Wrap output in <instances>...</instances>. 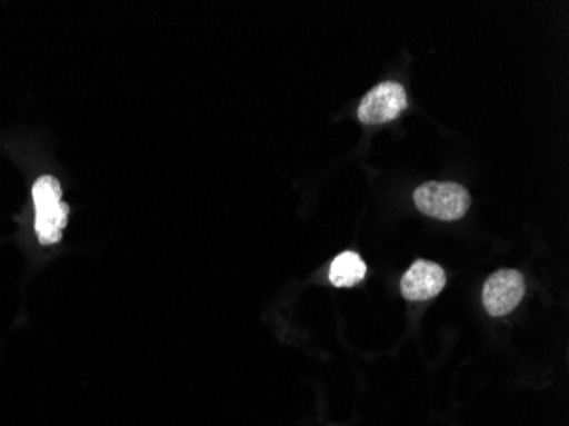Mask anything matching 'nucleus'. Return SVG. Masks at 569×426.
<instances>
[{"mask_svg": "<svg viewBox=\"0 0 569 426\" xmlns=\"http://www.w3.org/2000/svg\"><path fill=\"white\" fill-rule=\"evenodd\" d=\"M412 198L421 214L446 222L462 219L471 207V195L457 182H425Z\"/></svg>", "mask_w": 569, "mask_h": 426, "instance_id": "nucleus-2", "label": "nucleus"}, {"mask_svg": "<svg viewBox=\"0 0 569 426\" xmlns=\"http://www.w3.org/2000/svg\"><path fill=\"white\" fill-rule=\"evenodd\" d=\"M34 230L38 241L53 246L62 241V232L69 219V205L62 201V186L53 176H41L33 185Z\"/></svg>", "mask_w": 569, "mask_h": 426, "instance_id": "nucleus-1", "label": "nucleus"}, {"mask_svg": "<svg viewBox=\"0 0 569 426\" xmlns=\"http://www.w3.org/2000/svg\"><path fill=\"white\" fill-rule=\"evenodd\" d=\"M408 95L398 82H383L373 88L358 106L361 123L382 125L396 120L408 108Z\"/></svg>", "mask_w": 569, "mask_h": 426, "instance_id": "nucleus-3", "label": "nucleus"}, {"mask_svg": "<svg viewBox=\"0 0 569 426\" xmlns=\"http://www.w3.org/2000/svg\"><path fill=\"white\" fill-rule=\"evenodd\" d=\"M447 277L442 266L431 261H415L401 280L402 296L412 303L437 297L446 287Z\"/></svg>", "mask_w": 569, "mask_h": 426, "instance_id": "nucleus-5", "label": "nucleus"}, {"mask_svg": "<svg viewBox=\"0 0 569 426\" xmlns=\"http://www.w3.org/2000/svg\"><path fill=\"white\" fill-rule=\"evenodd\" d=\"M526 281L517 270H500L486 280L482 303L493 317H503L522 303Z\"/></svg>", "mask_w": 569, "mask_h": 426, "instance_id": "nucleus-4", "label": "nucleus"}, {"mask_svg": "<svg viewBox=\"0 0 569 426\" xmlns=\"http://www.w3.org/2000/svg\"><path fill=\"white\" fill-rule=\"evenodd\" d=\"M367 275V265L353 251L343 252L332 261L329 268V281L335 287H353L360 284Z\"/></svg>", "mask_w": 569, "mask_h": 426, "instance_id": "nucleus-6", "label": "nucleus"}]
</instances>
